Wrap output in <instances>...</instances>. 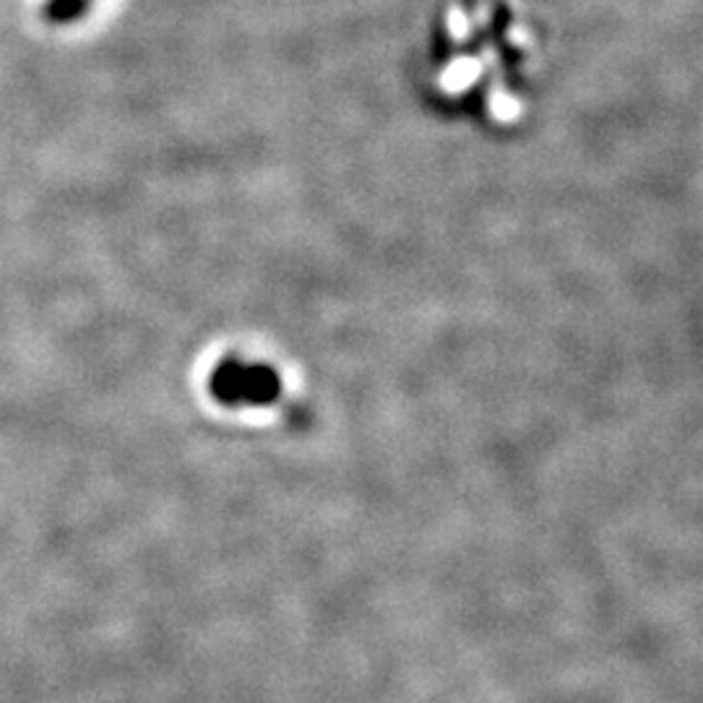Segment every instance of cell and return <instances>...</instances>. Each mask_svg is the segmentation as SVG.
Here are the masks:
<instances>
[{"mask_svg": "<svg viewBox=\"0 0 703 703\" xmlns=\"http://www.w3.org/2000/svg\"><path fill=\"white\" fill-rule=\"evenodd\" d=\"M219 393L224 399L266 401L274 393V378L253 368H224L219 373Z\"/></svg>", "mask_w": 703, "mask_h": 703, "instance_id": "cell-1", "label": "cell"}, {"mask_svg": "<svg viewBox=\"0 0 703 703\" xmlns=\"http://www.w3.org/2000/svg\"><path fill=\"white\" fill-rule=\"evenodd\" d=\"M50 11H52V19L71 21L84 11V0H52Z\"/></svg>", "mask_w": 703, "mask_h": 703, "instance_id": "cell-2", "label": "cell"}]
</instances>
